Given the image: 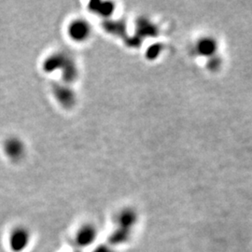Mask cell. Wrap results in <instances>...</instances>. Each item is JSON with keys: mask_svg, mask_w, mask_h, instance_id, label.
Listing matches in <instances>:
<instances>
[{"mask_svg": "<svg viewBox=\"0 0 252 252\" xmlns=\"http://www.w3.org/2000/svg\"><path fill=\"white\" fill-rule=\"evenodd\" d=\"M55 94L64 105H70L74 101V95H73L72 92L69 89L58 88L57 90L55 91Z\"/></svg>", "mask_w": 252, "mask_h": 252, "instance_id": "3957f363", "label": "cell"}, {"mask_svg": "<svg viewBox=\"0 0 252 252\" xmlns=\"http://www.w3.org/2000/svg\"><path fill=\"white\" fill-rule=\"evenodd\" d=\"M5 152L12 159H19L25 153V146L18 138H9L5 143Z\"/></svg>", "mask_w": 252, "mask_h": 252, "instance_id": "7a4b0ae2", "label": "cell"}, {"mask_svg": "<svg viewBox=\"0 0 252 252\" xmlns=\"http://www.w3.org/2000/svg\"><path fill=\"white\" fill-rule=\"evenodd\" d=\"M69 36L74 40L82 41L85 40L91 33V28L89 24L82 20L74 21L68 27Z\"/></svg>", "mask_w": 252, "mask_h": 252, "instance_id": "6da1fadb", "label": "cell"}]
</instances>
